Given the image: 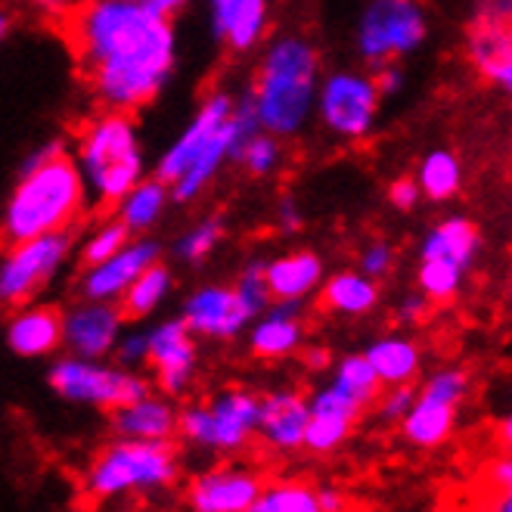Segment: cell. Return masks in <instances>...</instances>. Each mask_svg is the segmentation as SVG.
<instances>
[{
	"label": "cell",
	"mask_w": 512,
	"mask_h": 512,
	"mask_svg": "<svg viewBox=\"0 0 512 512\" xmlns=\"http://www.w3.org/2000/svg\"><path fill=\"white\" fill-rule=\"evenodd\" d=\"M100 109L153 106L177 69V28L146 4L84 0L59 25Z\"/></svg>",
	"instance_id": "cell-1"
},
{
	"label": "cell",
	"mask_w": 512,
	"mask_h": 512,
	"mask_svg": "<svg viewBox=\"0 0 512 512\" xmlns=\"http://www.w3.org/2000/svg\"><path fill=\"white\" fill-rule=\"evenodd\" d=\"M87 208L90 196L72 153L59 140H50L22 162L16 187L0 212V243L75 230Z\"/></svg>",
	"instance_id": "cell-2"
},
{
	"label": "cell",
	"mask_w": 512,
	"mask_h": 512,
	"mask_svg": "<svg viewBox=\"0 0 512 512\" xmlns=\"http://www.w3.org/2000/svg\"><path fill=\"white\" fill-rule=\"evenodd\" d=\"M261 47L264 50L246 94L252 100L258 128L280 140H292L314 118V100L323 78L320 50L298 32L277 35Z\"/></svg>",
	"instance_id": "cell-3"
},
{
	"label": "cell",
	"mask_w": 512,
	"mask_h": 512,
	"mask_svg": "<svg viewBox=\"0 0 512 512\" xmlns=\"http://www.w3.org/2000/svg\"><path fill=\"white\" fill-rule=\"evenodd\" d=\"M72 159L81 171L90 205L115 208L146 177V149L131 112L100 109L78 125Z\"/></svg>",
	"instance_id": "cell-4"
},
{
	"label": "cell",
	"mask_w": 512,
	"mask_h": 512,
	"mask_svg": "<svg viewBox=\"0 0 512 512\" xmlns=\"http://www.w3.org/2000/svg\"><path fill=\"white\" fill-rule=\"evenodd\" d=\"M481 230L466 215H447L432 224L416 255V289L432 305H450L466 286L481 255Z\"/></svg>",
	"instance_id": "cell-5"
},
{
	"label": "cell",
	"mask_w": 512,
	"mask_h": 512,
	"mask_svg": "<svg viewBox=\"0 0 512 512\" xmlns=\"http://www.w3.org/2000/svg\"><path fill=\"white\" fill-rule=\"evenodd\" d=\"M177 450L171 441L115 438L87 469V491L97 500L131 491H165L177 481Z\"/></svg>",
	"instance_id": "cell-6"
},
{
	"label": "cell",
	"mask_w": 512,
	"mask_h": 512,
	"mask_svg": "<svg viewBox=\"0 0 512 512\" xmlns=\"http://www.w3.org/2000/svg\"><path fill=\"white\" fill-rule=\"evenodd\" d=\"M429 41V13L419 0H370L354 28V50L370 72L401 63Z\"/></svg>",
	"instance_id": "cell-7"
},
{
	"label": "cell",
	"mask_w": 512,
	"mask_h": 512,
	"mask_svg": "<svg viewBox=\"0 0 512 512\" xmlns=\"http://www.w3.org/2000/svg\"><path fill=\"white\" fill-rule=\"evenodd\" d=\"M75 243V230L7 243L0 255V308L13 311L28 301H38V295L72 261Z\"/></svg>",
	"instance_id": "cell-8"
},
{
	"label": "cell",
	"mask_w": 512,
	"mask_h": 512,
	"mask_svg": "<svg viewBox=\"0 0 512 512\" xmlns=\"http://www.w3.org/2000/svg\"><path fill=\"white\" fill-rule=\"evenodd\" d=\"M382 112V97L370 72L336 69L320 78L314 118L320 128L342 143H364L373 137Z\"/></svg>",
	"instance_id": "cell-9"
},
{
	"label": "cell",
	"mask_w": 512,
	"mask_h": 512,
	"mask_svg": "<svg viewBox=\"0 0 512 512\" xmlns=\"http://www.w3.org/2000/svg\"><path fill=\"white\" fill-rule=\"evenodd\" d=\"M47 382L63 401L100 407L109 413L149 395V379L137 370L112 367L106 360H87L75 354L59 357L50 367Z\"/></svg>",
	"instance_id": "cell-10"
},
{
	"label": "cell",
	"mask_w": 512,
	"mask_h": 512,
	"mask_svg": "<svg viewBox=\"0 0 512 512\" xmlns=\"http://www.w3.org/2000/svg\"><path fill=\"white\" fill-rule=\"evenodd\" d=\"M258 429V395L246 388L221 391L208 404H190L177 413V432L196 447L236 454L249 447Z\"/></svg>",
	"instance_id": "cell-11"
},
{
	"label": "cell",
	"mask_w": 512,
	"mask_h": 512,
	"mask_svg": "<svg viewBox=\"0 0 512 512\" xmlns=\"http://www.w3.org/2000/svg\"><path fill=\"white\" fill-rule=\"evenodd\" d=\"M149 357L146 364L156 373V385L165 398H180L196 379L199 367V345L196 336L180 317L162 320L153 329H146Z\"/></svg>",
	"instance_id": "cell-12"
},
{
	"label": "cell",
	"mask_w": 512,
	"mask_h": 512,
	"mask_svg": "<svg viewBox=\"0 0 512 512\" xmlns=\"http://www.w3.org/2000/svg\"><path fill=\"white\" fill-rule=\"evenodd\" d=\"M162 261V243L153 236H131V243L122 246L100 264L81 267L75 289L87 301H118L125 289L143 274L149 264Z\"/></svg>",
	"instance_id": "cell-13"
},
{
	"label": "cell",
	"mask_w": 512,
	"mask_h": 512,
	"mask_svg": "<svg viewBox=\"0 0 512 512\" xmlns=\"http://www.w3.org/2000/svg\"><path fill=\"white\" fill-rule=\"evenodd\" d=\"M233 100H236V94H230V90H212V94H205V100L196 106V112L184 125V131L171 140V146L156 162V177L162 180V184L171 187L174 180L202 156V149L215 140L221 125L230 118Z\"/></svg>",
	"instance_id": "cell-14"
},
{
	"label": "cell",
	"mask_w": 512,
	"mask_h": 512,
	"mask_svg": "<svg viewBox=\"0 0 512 512\" xmlns=\"http://www.w3.org/2000/svg\"><path fill=\"white\" fill-rule=\"evenodd\" d=\"M180 320L187 323V329L196 339H212V342H233L236 336H243L252 314L239 301L233 286L224 283H208L199 286L187 295L184 308H180Z\"/></svg>",
	"instance_id": "cell-15"
},
{
	"label": "cell",
	"mask_w": 512,
	"mask_h": 512,
	"mask_svg": "<svg viewBox=\"0 0 512 512\" xmlns=\"http://www.w3.org/2000/svg\"><path fill=\"white\" fill-rule=\"evenodd\" d=\"M125 314L115 301H87L78 298L63 311V345L75 357L106 360L125 333Z\"/></svg>",
	"instance_id": "cell-16"
},
{
	"label": "cell",
	"mask_w": 512,
	"mask_h": 512,
	"mask_svg": "<svg viewBox=\"0 0 512 512\" xmlns=\"http://www.w3.org/2000/svg\"><path fill=\"white\" fill-rule=\"evenodd\" d=\"M463 50L472 72L494 90H512V19L469 16Z\"/></svg>",
	"instance_id": "cell-17"
},
{
	"label": "cell",
	"mask_w": 512,
	"mask_h": 512,
	"mask_svg": "<svg viewBox=\"0 0 512 512\" xmlns=\"http://www.w3.org/2000/svg\"><path fill=\"white\" fill-rule=\"evenodd\" d=\"M208 25L227 53L246 56L270 38V0H208Z\"/></svg>",
	"instance_id": "cell-18"
},
{
	"label": "cell",
	"mask_w": 512,
	"mask_h": 512,
	"mask_svg": "<svg viewBox=\"0 0 512 512\" xmlns=\"http://www.w3.org/2000/svg\"><path fill=\"white\" fill-rule=\"evenodd\" d=\"M249 326V351L258 360L292 357L305 345V301H270Z\"/></svg>",
	"instance_id": "cell-19"
},
{
	"label": "cell",
	"mask_w": 512,
	"mask_h": 512,
	"mask_svg": "<svg viewBox=\"0 0 512 512\" xmlns=\"http://www.w3.org/2000/svg\"><path fill=\"white\" fill-rule=\"evenodd\" d=\"M264 481L249 469H212L193 478L187 491L190 512H249Z\"/></svg>",
	"instance_id": "cell-20"
},
{
	"label": "cell",
	"mask_w": 512,
	"mask_h": 512,
	"mask_svg": "<svg viewBox=\"0 0 512 512\" xmlns=\"http://www.w3.org/2000/svg\"><path fill=\"white\" fill-rule=\"evenodd\" d=\"M308 426V398L298 388H277L258 395V429L261 441L274 450H301Z\"/></svg>",
	"instance_id": "cell-21"
},
{
	"label": "cell",
	"mask_w": 512,
	"mask_h": 512,
	"mask_svg": "<svg viewBox=\"0 0 512 512\" xmlns=\"http://www.w3.org/2000/svg\"><path fill=\"white\" fill-rule=\"evenodd\" d=\"M7 345L19 357H50L63 348V311L28 301L10 311Z\"/></svg>",
	"instance_id": "cell-22"
},
{
	"label": "cell",
	"mask_w": 512,
	"mask_h": 512,
	"mask_svg": "<svg viewBox=\"0 0 512 512\" xmlns=\"http://www.w3.org/2000/svg\"><path fill=\"white\" fill-rule=\"evenodd\" d=\"M326 277V264L314 249H292L264 261V280L274 301H308Z\"/></svg>",
	"instance_id": "cell-23"
},
{
	"label": "cell",
	"mask_w": 512,
	"mask_h": 512,
	"mask_svg": "<svg viewBox=\"0 0 512 512\" xmlns=\"http://www.w3.org/2000/svg\"><path fill=\"white\" fill-rule=\"evenodd\" d=\"M112 432L128 441H171L177 435V410L168 398L149 391L146 398L112 410Z\"/></svg>",
	"instance_id": "cell-24"
},
{
	"label": "cell",
	"mask_w": 512,
	"mask_h": 512,
	"mask_svg": "<svg viewBox=\"0 0 512 512\" xmlns=\"http://www.w3.org/2000/svg\"><path fill=\"white\" fill-rule=\"evenodd\" d=\"M379 280L360 274V270H339L333 277H323L317 289V305L336 317H367L379 305Z\"/></svg>",
	"instance_id": "cell-25"
},
{
	"label": "cell",
	"mask_w": 512,
	"mask_h": 512,
	"mask_svg": "<svg viewBox=\"0 0 512 512\" xmlns=\"http://www.w3.org/2000/svg\"><path fill=\"white\" fill-rule=\"evenodd\" d=\"M364 357L376 370L382 388L385 385H413L419 379V370H423V348L416 345V339H410L404 333L379 336L376 342H370Z\"/></svg>",
	"instance_id": "cell-26"
},
{
	"label": "cell",
	"mask_w": 512,
	"mask_h": 512,
	"mask_svg": "<svg viewBox=\"0 0 512 512\" xmlns=\"http://www.w3.org/2000/svg\"><path fill=\"white\" fill-rule=\"evenodd\" d=\"M168 205H171L168 184H162L156 174L153 177L146 174L140 184H134L122 199L115 202V218L131 230V236H146L165 218Z\"/></svg>",
	"instance_id": "cell-27"
},
{
	"label": "cell",
	"mask_w": 512,
	"mask_h": 512,
	"mask_svg": "<svg viewBox=\"0 0 512 512\" xmlns=\"http://www.w3.org/2000/svg\"><path fill=\"white\" fill-rule=\"evenodd\" d=\"M457 410L460 407H447V404H438V401L416 395L413 407L398 423L404 432V441L413 447H423V450L441 447L457 429Z\"/></svg>",
	"instance_id": "cell-28"
},
{
	"label": "cell",
	"mask_w": 512,
	"mask_h": 512,
	"mask_svg": "<svg viewBox=\"0 0 512 512\" xmlns=\"http://www.w3.org/2000/svg\"><path fill=\"white\" fill-rule=\"evenodd\" d=\"M413 177L419 184V193H423V202L444 205V202L460 196L463 180H466V168H463V162L454 149H432V153H426L423 159H419V168Z\"/></svg>",
	"instance_id": "cell-29"
},
{
	"label": "cell",
	"mask_w": 512,
	"mask_h": 512,
	"mask_svg": "<svg viewBox=\"0 0 512 512\" xmlns=\"http://www.w3.org/2000/svg\"><path fill=\"white\" fill-rule=\"evenodd\" d=\"M174 292V270L165 264V261H156L149 264L143 274L125 289V295L115 301L118 308H122L125 320H146L153 317L165 301L171 298Z\"/></svg>",
	"instance_id": "cell-30"
},
{
	"label": "cell",
	"mask_w": 512,
	"mask_h": 512,
	"mask_svg": "<svg viewBox=\"0 0 512 512\" xmlns=\"http://www.w3.org/2000/svg\"><path fill=\"white\" fill-rule=\"evenodd\" d=\"M329 385H336L360 410H370L382 391V382L364 354H345L339 364H333V379H329Z\"/></svg>",
	"instance_id": "cell-31"
},
{
	"label": "cell",
	"mask_w": 512,
	"mask_h": 512,
	"mask_svg": "<svg viewBox=\"0 0 512 512\" xmlns=\"http://www.w3.org/2000/svg\"><path fill=\"white\" fill-rule=\"evenodd\" d=\"M224 236H227L224 218L221 215H208V218L196 221L193 227H187L184 233L177 236L174 258L180 264H187V267H199V264H205L208 258H212L221 249Z\"/></svg>",
	"instance_id": "cell-32"
},
{
	"label": "cell",
	"mask_w": 512,
	"mask_h": 512,
	"mask_svg": "<svg viewBox=\"0 0 512 512\" xmlns=\"http://www.w3.org/2000/svg\"><path fill=\"white\" fill-rule=\"evenodd\" d=\"M128 243H131V230H128L122 221H118L115 215H103V218L75 243L78 264H81V267L100 264V261H106L109 255H115L118 249L128 246Z\"/></svg>",
	"instance_id": "cell-33"
},
{
	"label": "cell",
	"mask_w": 512,
	"mask_h": 512,
	"mask_svg": "<svg viewBox=\"0 0 512 512\" xmlns=\"http://www.w3.org/2000/svg\"><path fill=\"white\" fill-rule=\"evenodd\" d=\"M249 512H320L317 488L308 481H274L261 488Z\"/></svg>",
	"instance_id": "cell-34"
},
{
	"label": "cell",
	"mask_w": 512,
	"mask_h": 512,
	"mask_svg": "<svg viewBox=\"0 0 512 512\" xmlns=\"http://www.w3.org/2000/svg\"><path fill=\"white\" fill-rule=\"evenodd\" d=\"M233 165H239L252 177L277 174L280 165H283V140L274 137V134H267V131H255L252 137H246L243 146H239Z\"/></svg>",
	"instance_id": "cell-35"
},
{
	"label": "cell",
	"mask_w": 512,
	"mask_h": 512,
	"mask_svg": "<svg viewBox=\"0 0 512 512\" xmlns=\"http://www.w3.org/2000/svg\"><path fill=\"white\" fill-rule=\"evenodd\" d=\"M354 419L345 416H323V413H308V426H305V444L311 454H333L339 450L351 432H354Z\"/></svg>",
	"instance_id": "cell-36"
},
{
	"label": "cell",
	"mask_w": 512,
	"mask_h": 512,
	"mask_svg": "<svg viewBox=\"0 0 512 512\" xmlns=\"http://www.w3.org/2000/svg\"><path fill=\"white\" fill-rule=\"evenodd\" d=\"M416 395L438 401V404H447V407H460L469 395V373L460 367H444V370L432 373Z\"/></svg>",
	"instance_id": "cell-37"
},
{
	"label": "cell",
	"mask_w": 512,
	"mask_h": 512,
	"mask_svg": "<svg viewBox=\"0 0 512 512\" xmlns=\"http://www.w3.org/2000/svg\"><path fill=\"white\" fill-rule=\"evenodd\" d=\"M233 289H236L239 301L246 305V311L252 314V320H255L261 311H267V305H270L274 298H270V289H267V280H264V258L246 261V267L239 270V277H236Z\"/></svg>",
	"instance_id": "cell-38"
},
{
	"label": "cell",
	"mask_w": 512,
	"mask_h": 512,
	"mask_svg": "<svg viewBox=\"0 0 512 512\" xmlns=\"http://www.w3.org/2000/svg\"><path fill=\"white\" fill-rule=\"evenodd\" d=\"M416 401V388L413 385H385L376 398V416L388 426H398L401 419L407 416V410L413 407Z\"/></svg>",
	"instance_id": "cell-39"
},
{
	"label": "cell",
	"mask_w": 512,
	"mask_h": 512,
	"mask_svg": "<svg viewBox=\"0 0 512 512\" xmlns=\"http://www.w3.org/2000/svg\"><path fill=\"white\" fill-rule=\"evenodd\" d=\"M308 413H323V416H345V419H357L364 416L367 410H360L348 395H342V391L336 388V385H323V388H317L314 395L308 398Z\"/></svg>",
	"instance_id": "cell-40"
},
{
	"label": "cell",
	"mask_w": 512,
	"mask_h": 512,
	"mask_svg": "<svg viewBox=\"0 0 512 512\" xmlns=\"http://www.w3.org/2000/svg\"><path fill=\"white\" fill-rule=\"evenodd\" d=\"M395 264H398V252L391 243H385V239L367 243L357 255V270H360V274L373 277V280H385L391 270H395Z\"/></svg>",
	"instance_id": "cell-41"
},
{
	"label": "cell",
	"mask_w": 512,
	"mask_h": 512,
	"mask_svg": "<svg viewBox=\"0 0 512 512\" xmlns=\"http://www.w3.org/2000/svg\"><path fill=\"white\" fill-rule=\"evenodd\" d=\"M115 360H118V367H125V370H137L146 364V357H149V339H146V329H134V333H122V339H118L115 345Z\"/></svg>",
	"instance_id": "cell-42"
},
{
	"label": "cell",
	"mask_w": 512,
	"mask_h": 512,
	"mask_svg": "<svg viewBox=\"0 0 512 512\" xmlns=\"http://www.w3.org/2000/svg\"><path fill=\"white\" fill-rule=\"evenodd\" d=\"M432 311H435V305L432 301L423 295V292H407L401 301H398V311H395V317H398V323L401 326H423L429 317H432Z\"/></svg>",
	"instance_id": "cell-43"
},
{
	"label": "cell",
	"mask_w": 512,
	"mask_h": 512,
	"mask_svg": "<svg viewBox=\"0 0 512 512\" xmlns=\"http://www.w3.org/2000/svg\"><path fill=\"white\" fill-rule=\"evenodd\" d=\"M388 202L395 212H416L423 205V193H419L416 177H395L388 184Z\"/></svg>",
	"instance_id": "cell-44"
},
{
	"label": "cell",
	"mask_w": 512,
	"mask_h": 512,
	"mask_svg": "<svg viewBox=\"0 0 512 512\" xmlns=\"http://www.w3.org/2000/svg\"><path fill=\"white\" fill-rule=\"evenodd\" d=\"M274 224H277V233L280 236H295L305 227V212H301V202L295 196H280L277 202V212H274Z\"/></svg>",
	"instance_id": "cell-45"
},
{
	"label": "cell",
	"mask_w": 512,
	"mask_h": 512,
	"mask_svg": "<svg viewBox=\"0 0 512 512\" xmlns=\"http://www.w3.org/2000/svg\"><path fill=\"white\" fill-rule=\"evenodd\" d=\"M84 0H25V7L32 10L38 19L44 22H53V25H63Z\"/></svg>",
	"instance_id": "cell-46"
},
{
	"label": "cell",
	"mask_w": 512,
	"mask_h": 512,
	"mask_svg": "<svg viewBox=\"0 0 512 512\" xmlns=\"http://www.w3.org/2000/svg\"><path fill=\"white\" fill-rule=\"evenodd\" d=\"M373 75V81H376V90H379V97L385 100V97H395V94H401L404 90V69H401V63H388V66H379V69H373L370 72Z\"/></svg>",
	"instance_id": "cell-47"
},
{
	"label": "cell",
	"mask_w": 512,
	"mask_h": 512,
	"mask_svg": "<svg viewBox=\"0 0 512 512\" xmlns=\"http://www.w3.org/2000/svg\"><path fill=\"white\" fill-rule=\"evenodd\" d=\"M298 354H301V364H305L311 373H326L333 367V351L326 345H301Z\"/></svg>",
	"instance_id": "cell-48"
},
{
	"label": "cell",
	"mask_w": 512,
	"mask_h": 512,
	"mask_svg": "<svg viewBox=\"0 0 512 512\" xmlns=\"http://www.w3.org/2000/svg\"><path fill=\"white\" fill-rule=\"evenodd\" d=\"M488 485L494 491H509L512 488V460L509 457H497L488 466Z\"/></svg>",
	"instance_id": "cell-49"
},
{
	"label": "cell",
	"mask_w": 512,
	"mask_h": 512,
	"mask_svg": "<svg viewBox=\"0 0 512 512\" xmlns=\"http://www.w3.org/2000/svg\"><path fill=\"white\" fill-rule=\"evenodd\" d=\"M475 16H497V19H512V0H472Z\"/></svg>",
	"instance_id": "cell-50"
},
{
	"label": "cell",
	"mask_w": 512,
	"mask_h": 512,
	"mask_svg": "<svg viewBox=\"0 0 512 512\" xmlns=\"http://www.w3.org/2000/svg\"><path fill=\"white\" fill-rule=\"evenodd\" d=\"M317 503H320V512H348V497L339 488H320Z\"/></svg>",
	"instance_id": "cell-51"
},
{
	"label": "cell",
	"mask_w": 512,
	"mask_h": 512,
	"mask_svg": "<svg viewBox=\"0 0 512 512\" xmlns=\"http://www.w3.org/2000/svg\"><path fill=\"white\" fill-rule=\"evenodd\" d=\"M190 4H193V0H149L146 7H149V10H156L159 16H165V19H171V22H174V19H177L180 13H184Z\"/></svg>",
	"instance_id": "cell-52"
},
{
	"label": "cell",
	"mask_w": 512,
	"mask_h": 512,
	"mask_svg": "<svg viewBox=\"0 0 512 512\" xmlns=\"http://www.w3.org/2000/svg\"><path fill=\"white\" fill-rule=\"evenodd\" d=\"M13 28H16V10L10 0H0V47L7 44V38L13 35Z\"/></svg>",
	"instance_id": "cell-53"
},
{
	"label": "cell",
	"mask_w": 512,
	"mask_h": 512,
	"mask_svg": "<svg viewBox=\"0 0 512 512\" xmlns=\"http://www.w3.org/2000/svg\"><path fill=\"white\" fill-rule=\"evenodd\" d=\"M488 512H512V497H509V491H497V497H494V503H491Z\"/></svg>",
	"instance_id": "cell-54"
},
{
	"label": "cell",
	"mask_w": 512,
	"mask_h": 512,
	"mask_svg": "<svg viewBox=\"0 0 512 512\" xmlns=\"http://www.w3.org/2000/svg\"><path fill=\"white\" fill-rule=\"evenodd\" d=\"M497 441H503V444H509V441H512V419H509V416H506L503 423L497 426Z\"/></svg>",
	"instance_id": "cell-55"
},
{
	"label": "cell",
	"mask_w": 512,
	"mask_h": 512,
	"mask_svg": "<svg viewBox=\"0 0 512 512\" xmlns=\"http://www.w3.org/2000/svg\"><path fill=\"white\" fill-rule=\"evenodd\" d=\"M122 4H149V0H122Z\"/></svg>",
	"instance_id": "cell-56"
}]
</instances>
